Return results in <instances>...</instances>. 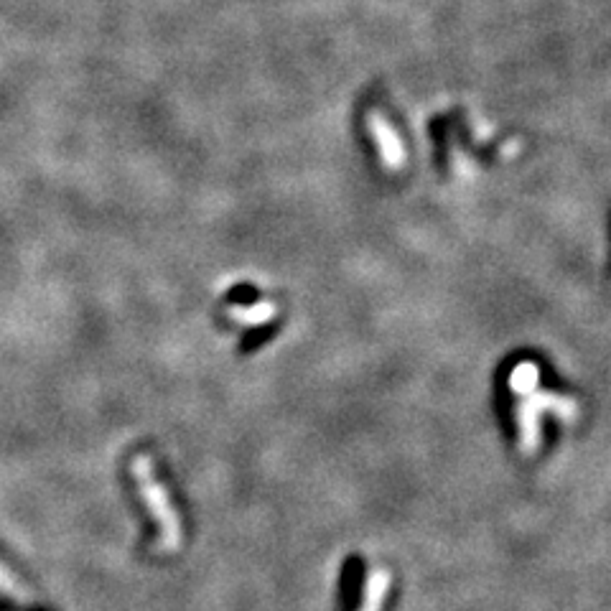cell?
<instances>
[{"instance_id":"cell-1","label":"cell","mask_w":611,"mask_h":611,"mask_svg":"<svg viewBox=\"0 0 611 611\" xmlns=\"http://www.w3.org/2000/svg\"><path fill=\"white\" fill-rule=\"evenodd\" d=\"M133 479L138 484V492L141 497L146 499L148 510L151 515L156 517L158 522V550H166V553H174V550L181 548V540H184V533H181V520L179 512L174 510L171 505L169 494H166V487L156 479V469H153L151 456L141 454L133 459Z\"/></svg>"},{"instance_id":"cell-2","label":"cell","mask_w":611,"mask_h":611,"mask_svg":"<svg viewBox=\"0 0 611 611\" xmlns=\"http://www.w3.org/2000/svg\"><path fill=\"white\" fill-rule=\"evenodd\" d=\"M367 125H370V133L377 143V151H380L382 166L387 171H400L405 166V146L400 141L398 130L390 125V120L385 118L382 113H370L367 118Z\"/></svg>"},{"instance_id":"cell-3","label":"cell","mask_w":611,"mask_h":611,"mask_svg":"<svg viewBox=\"0 0 611 611\" xmlns=\"http://www.w3.org/2000/svg\"><path fill=\"white\" fill-rule=\"evenodd\" d=\"M540 405L530 395L522 398L517 408V423H520V449L522 454H535L540 446Z\"/></svg>"},{"instance_id":"cell-4","label":"cell","mask_w":611,"mask_h":611,"mask_svg":"<svg viewBox=\"0 0 611 611\" xmlns=\"http://www.w3.org/2000/svg\"><path fill=\"white\" fill-rule=\"evenodd\" d=\"M390 583H393L390 571H385V568H375L365 581V594H362V606H359V611H382V604H385L387 599V591H390Z\"/></svg>"},{"instance_id":"cell-5","label":"cell","mask_w":611,"mask_h":611,"mask_svg":"<svg viewBox=\"0 0 611 611\" xmlns=\"http://www.w3.org/2000/svg\"><path fill=\"white\" fill-rule=\"evenodd\" d=\"M275 314H278V309H275L273 301H258L253 306H232L230 309L232 319L245 326L268 324V321L275 319Z\"/></svg>"},{"instance_id":"cell-6","label":"cell","mask_w":611,"mask_h":611,"mask_svg":"<svg viewBox=\"0 0 611 611\" xmlns=\"http://www.w3.org/2000/svg\"><path fill=\"white\" fill-rule=\"evenodd\" d=\"M538 385H540V370L535 362H520V365L512 370L510 390L515 395H520V398L533 395L535 390H538Z\"/></svg>"},{"instance_id":"cell-7","label":"cell","mask_w":611,"mask_h":611,"mask_svg":"<svg viewBox=\"0 0 611 611\" xmlns=\"http://www.w3.org/2000/svg\"><path fill=\"white\" fill-rule=\"evenodd\" d=\"M530 398L535 400V403L540 405V410H550V413H555L561 421H576V415H578V405L576 400L571 398H563V395H555V393H538L535 390Z\"/></svg>"},{"instance_id":"cell-8","label":"cell","mask_w":611,"mask_h":611,"mask_svg":"<svg viewBox=\"0 0 611 611\" xmlns=\"http://www.w3.org/2000/svg\"><path fill=\"white\" fill-rule=\"evenodd\" d=\"M0 591H6L8 596H13V599L21 601V604H34L31 591L23 586V581H18L16 573H13L3 561H0Z\"/></svg>"}]
</instances>
